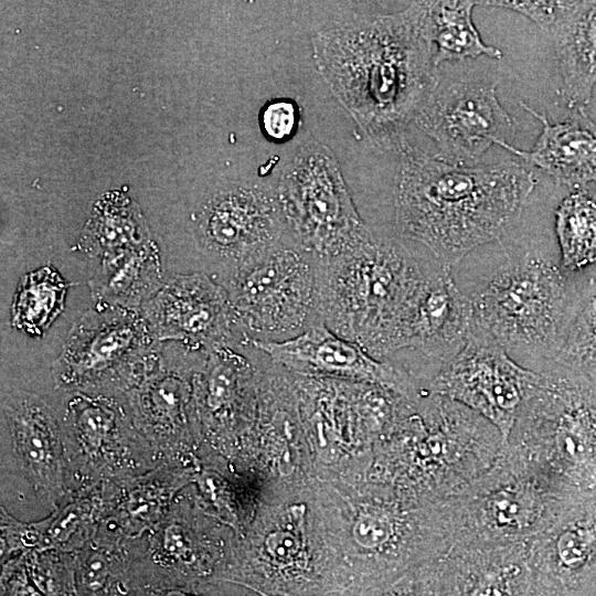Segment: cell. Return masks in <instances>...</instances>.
<instances>
[{"instance_id": "cell-3", "label": "cell", "mask_w": 596, "mask_h": 596, "mask_svg": "<svg viewBox=\"0 0 596 596\" xmlns=\"http://www.w3.org/2000/svg\"><path fill=\"white\" fill-rule=\"evenodd\" d=\"M447 267L418 246L372 231L358 246L317 259L320 318L387 361L412 348L424 299Z\"/></svg>"}, {"instance_id": "cell-10", "label": "cell", "mask_w": 596, "mask_h": 596, "mask_svg": "<svg viewBox=\"0 0 596 596\" xmlns=\"http://www.w3.org/2000/svg\"><path fill=\"white\" fill-rule=\"evenodd\" d=\"M60 416L72 493L162 464L137 429L124 393H63Z\"/></svg>"}, {"instance_id": "cell-26", "label": "cell", "mask_w": 596, "mask_h": 596, "mask_svg": "<svg viewBox=\"0 0 596 596\" xmlns=\"http://www.w3.org/2000/svg\"><path fill=\"white\" fill-rule=\"evenodd\" d=\"M138 205L125 193L111 191L94 204L74 247L92 259H102L150 241Z\"/></svg>"}, {"instance_id": "cell-12", "label": "cell", "mask_w": 596, "mask_h": 596, "mask_svg": "<svg viewBox=\"0 0 596 596\" xmlns=\"http://www.w3.org/2000/svg\"><path fill=\"white\" fill-rule=\"evenodd\" d=\"M209 354L158 342L140 381L125 393L134 423L161 462L194 465L200 429L193 380Z\"/></svg>"}, {"instance_id": "cell-16", "label": "cell", "mask_w": 596, "mask_h": 596, "mask_svg": "<svg viewBox=\"0 0 596 596\" xmlns=\"http://www.w3.org/2000/svg\"><path fill=\"white\" fill-rule=\"evenodd\" d=\"M140 313L157 342H177L203 354L246 345L225 288L203 272L167 276Z\"/></svg>"}, {"instance_id": "cell-21", "label": "cell", "mask_w": 596, "mask_h": 596, "mask_svg": "<svg viewBox=\"0 0 596 596\" xmlns=\"http://www.w3.org/2000/svg\"><path fill=\"white\" fill-rule=\"evenodd\" d=\"M196 466L162 462L153 469L111 480L110 508L96 535L120 542L150 533L175 497L194 481Z\"/></svg>"}, {"instance_id": "cell-39", "label": "cell", "mask_w": 596, "mask_h": 596, "mask_svg": "<svg viewBox=\"0 0 596 596\" xmlns=\"http://www.w3.org/2000/svg\"><path fill=\"white\" fill-rule=\"evenodd\" d=\"M1 565V596H43L29 574L24 555Z\"/></svg>"}, {"instance_id": "cell-19", "label": "cell", "mask_w": 596, "mask_h": 596, "mask_svg": "<svg viewBox=\"0 0 596 596\" xmlns=\"http://www.w3.org/2000/svg\"><path fill=\"white\" fill-rule=\"evenodd\" d=\"M194 509L192 499L180 492L163 520L140 539L135 567L177 582H193L215 573L219 552L201 529Z\"/></svg>"}, {"instance_id": "cell-8", "label": "cell", "mask_w": 596, "mask_h": 596, "mask_svg": "<svg viewBox=\"0 0 596 596\" xmlns=\"http://www.w3.org/2000/svg\"><path fill=\"white\" fill-rule=\"evenodd\" d=\"M274 188L288 236L316 259L340 255L372 232L327 145L304 143Z\"/></svg>"}, {"instance_id": "cell-24", "label": "cell", "mask_w": 596, "mask_h": 596, "mask_svg": "<svg viewBox=\"0 0 596 596\" xmlns=\"http://www.w3.org/2000/svg\"><path fill=\"white\" fill-rule=\"evenodd\" d=\"M521 105L540 120L541 134L529 151L511 143L500 147L543 170L556 182L575 185L596 181V126L584 120L551 124L545 115Z\"/></svg>"}, {"instance_id": "cell-28", "label": "cell", "mask_w": 596, "mask_h": 596, "mask_svg": "<svg viewBox=\"0 0 596 596\" xmlns=\"http://www.w3.org/2000/svg\"><path fill=\"white\" fill-rule=\"evenodd\" d=\"M73 285L52 265L24 274L10 308L12 328L31 338L42 337L63 312L67 291Z\"/></svg>"}, {"instance_id": "cell-17", "label": "cell", "mask_w": 596, "mask_h": 596, "mask_svg": "<svg viewBox=\"0 0 596 596\" xmlns=\"http://www.w3.org/2000/svg\"><path fill=\"white\" fill-rule=\"evenodd\" d=\"M414 121L436 143L439 157L462 166L492 145L510 143L514 132L494 83L437 84Z\"/></svg>"}, {"instance_id": "cell-37", "label": "cell", "mask_w": 596, "mask_h": 596, "mask_svg": "<svg viewBox=\"0 0 596 596\" xmlns=\"http://www.w3.org/2000/svg\"><path fill=\"white\" fill-rule=\"evenodd\" d=\"M508 9L525 15L544 31H556L574 7L560 1H478V6Z\"/></svg>"}, {"instance_id": "cell-18", "label": "cell", "mask_w": 596, "mask_h": 596, "mask_svg": "<svg viewBox=\"0 0 596 596\" xmlns=\"http://www.w3.org/2000/svg\"><path fill=\"white\" fill-rule=\"evenodd\" d=\"M270 361L301 373L338 376L389 386L413 396L412 377L390 361H379L359 344L332 332L322 321L280 342H252Z\"/></svg>"}, {"instance_id": "cell-2", "label": "cell", "mask_w": 596, "mask_h": 596, "mask_svg": "<svg viewBox=\"0 0 596 596\" xmlns=\"http://www.w3.org/2000/svg\"><path fill=\"white\" fill-rule=\"evenodd\" d=\"M396 150L390 236L450 267L515 226L536 184L534 174L514 162L456 164L406 140Z\"/></svg>"}, {"instance_id": "cell-20", "label": "cell", "mask_w": 596, "mask_h": 596, "mask_svg": "<svg viewBox=\"0 0 596 596\" xmlns=\"http://www.w3.org/2000/svg\"><path fill=\"white\" fill-rule=\"evenodd\" d=\"M533 592L565 596L577 588L596 552V501L570 507L530 544Z\"/></svg>"}, {"instance_id": "cell-9", "label": "cell", "mask_w": 596, "mask_h": 596, "mask_svg": "<svg viewBox=\"0 0 596 596\" xmlns=\"http://www.w3.org/2000/svg\"><path fill=\"white\" fill-rule=\"evenodd\" d=\"M222 286L248 347L252 342L291 339L322 321L318 308L317 259L288 234Z\"/></svg>"}, {"instance_id": "cell-6", "label": "cell", "mask_w": 596, "mask_h": 596, "mask_svg": "<svg viewBox=\"0 0 596 596\" xmlns=\"http://www.w3.org/2000/svg\"><path fill=\"white\" fill-rule=\"evenodd\" d=\"M504 446L571 503L596 501V402L543 366Z\"/></svg>"}, {"instance_id": "cell-5", "label": "cell", "mask_w": 596, "mask_h": 596, "mask_svg": "<svg viewBox=\"0 0 596 596\" xmlns=\"http://www.w3.org/2000/svg\"><path fill=\"white\" fill-rule=\"evenodd\" d=\"M394 478L403 496L424 504L446 502L491 467L504 443L483 416L424 392L395 428Z\"/></svg>"}, {"instance_id": "cell-15", "label": "cell", "mask_w": 596, "mask_h": 596, "mask_svg": "<svg viewBox=\"0 0 596 596\" xmlns=\"http://www.w3.org/2000/svg\"><path fill=\"white\" fill-rule=\"evenodd\" d=\"M1 469L11 466L47 514L73 493L60 411L39 394L8 391L1 397Z\"/></svg>"}, {"instance_id": "cell-11", "label": "cell", "mask_w": 596, "mask_h": 596, "mask_svg": "<svg viewBox=\"0 0 596 596\" xmlns=\"http://www.w3.org/2000/svg\"><path fill=\"white\" fill-rule=\"evenodd\" d=\"M157 343L140 311L94 307L73 323L52 363L55 389L125 394L143 375Z\"/></svg>"}, {"instance_id": "cell-1", "label": "cell", "mask_w": 596, "mask_h": 596, "mask_svg": "<svg viewBox=\"0 0 596 596\" xmlns=\"http://www.w3.org/2000/svg\"><path fill=\"white\" fill-rule=\"evenodd\" d=\"M311 44L317 72L368 141L396 149L438 84L425 1L328 24Z\"/></svg>"}, {"instance_id": "cell-33", "label": "cell", "mask_w": 596, "mask_h": 596, "mask_svg": "<svg viewBox=\"0 0 596 596\" xmlns=\"http://www.w3.org/2000/svg\"><path fill=\"white\" fill-rule=\"evenodd\" d=\"M24 558L43 596H75L74 552L45 550L25 554Z\"/></svg>"}, {"instance_id": "cell-32", "label": "cell", "mask_w": 596, "mask_h": 596, "mask_svg": "<svg viewBox=\"0 0 596 596\" xmlns=\"http://www.w3.org/2000/svg\"><path fill=\"white\" fill-rule=\"evenodd\" d=\"M555 231L564 268H579L596 262V204L575 193L555 211Z\"/></svg>"}, {"instance_id": "cell-29", "label": "cell", "mask_w": 596, "mask_h": 596, "mask_svg": "<svg viewBox=\"0 0 596 596\" xmlns=\"http://www.w3.org/2000/svg\"><path fill=\"white\" fill-rule=\"evenodd\" d=\"M137 555V540L99 535L74 552L75 596H119Z\"/></svg>"}, {"instance_id": "cell-35", "label": "cell", "mask_w": 596, "mask_h": 596, "mask_svg": "<svg viewBox=\"0 0 596 596\" xmlns=\"http://www.w3.org/2000/svg\"><path fill=\"white\" fill-rule=\"evenodd\" d=\"M441 556L416 564L382 582L374 596H446Z\"/></svg>"}, {"instance_id": "cell-22", "label": "cell", "mask_w": 596, "mask_h": 596, "mask_svg": "<svg viewBox=\"0 0 596 596\" xmlns=\"http://www.w3.org/2000/svg\"><path fill=\"white\" fill-rule=\"evenodd\" d=\"M526 544H455L441 557L446 596H531Z\"/></svg>"}, {"instance_id": "cell-23", "label": "cell", "mask_w": 596, "mask_h": 596, "mask_svg": "<svg viewBox=\"0 0 596 596\" xmlns=\"http://www.w3.org/2000/svg\"><path fill=\"white\" fill-rule=\"evenodd\" d=\"M237 348L214 349L194 375V405L201 436L226 437L241 424L252 366Z\"/></svg>"}, {"instance_id": "cell-36", "label": "cell", "mask_w": 596, "mask_h": 596, "mask_svg": "<svg viewBox=\"0 0 596 596\" xmlns=\"http://www.w3.org/2000/svg\"><path fill=\"white\" fill-rule=\"evenodd\" d=\"M299 121V106L294 99L287 97L268 100L258 115L262 134L274 143L290 140L298 130Z\"/></svg>"}, {"instance_id": "cell-13", "label": "cell", "mask_w": 596, "mask_h": 596, "mask_svg": "<svg viewBox=\"0 0 596 596\" xmlns=\"http://www.w3.org/2000/svg\"><path fill=\"white\" fill-rule=\"evenodd\" d=\"M191 232L205 274L221 285L287 235L275 188L265 184L214 191L193 211Z\"/></svg>"}, {"instance_id": "cell-38", "label": "cell", "mask_w": 596, "mask_h": 596, "mask_svg": "<svg viewBox=\"0 0 596 596\" xmlns=\"http://www.w3.org/2000/svg\"><path fill=\"white\" fill-rule=\"evenodd\" d=\"M119 596H220L198 587L193 582H177L147 575V579L129 573Z\"/></svg>"}, {"instance_id": "cell-4", "label": "cell", "mask_w": 596, "mask_h": 596, "mask_svg": "<svg viewBox=\"0 0 596 596\" xmlns=\"http://www.w3.org/2000/svg\"><path fill=\"white\" fill-rule=\"evenodd\" d=\"M494 254L470 252L450 267L469 299L472 322L521 366L539 372L561 351L564 285L557 262L536 244L494 242Z\"/></svg>"}, {"instance_id": "cell-27", "label": "cell", "mask_w": 596, "mask_h": 596, "mask_svg": "<svg viewBox=\"0 0 596 596\" xmlns=\"http://www.w3.org/2000/svg\"><path fill=\"white\" fill-rule=\"evenodd\" d=\"M478 1H425V30L435 49L434 63L487 55L499 60L502 52L486 44L472 22Z\"/></svg>"}, {"instance_id": "cell-25", "label": "cell", "mask_w": 596, "mask_h": 596, "mask_svg": "<svg viewBox=\"0 0 596 596\" xmlns=\"http://www.w3.org/2000/svg\"><path fill=\"white\" fill-rule=\"evenodd\" d=\"M164 278L159 248L150 240L102 258L88 287L94 307L140 311Z\"/></svg>"}, {"instance_id": "cell-7", "label": "cell", "mask_w": 596, "mask_h": 596, "mask_svg": "<svg viewBox=\"0 0 596 596\" xmlns=\"http://www.w3.org/2000/svg\"><path fill=\"white\" fill-rule=\"evenodd\" d=\"M574 504L503 445L491 467L444 510L451 546L530 545Z\"/></svg>"}, {"instance_id": "cell-30", "label": "cell", "mask_w": 596, "mask_h": 596, "mask_svg": "<svg viewBox=\"0 0 596 596\" xmlns=\"http://www.w3.org/2000/svg\"><path fill=\"white\" fill-rule=\"evenodd\" d=\"M111 481L75 491L51 514L46 550L76 552L96 535L110 508Z\"/></svg>"}, {"instance_id": "cell-34", "label": "cell", "mask_w": 596, "mask_h": 596, "mask_svg": "<svg viewBox=\"0 0 596 596\" xmlns=\"http://www.w3.org/2000/svg\"><path fill=\"white\" fill-rule=\"evenodd\" d=\"M50 521L51 514L38 521H21L1 504V563L32 552L45 551Z\"/></svg>"}, {"instance_id": "cell-31", "label": "cell", "mask_w": 596, "mask_h": 596, "mask_svg": "<svg viewBox=\"0 0 596 596\" xmlns=\"http://www.w3.org/2000/svg\"><path fill=\"white\" fill-rule=\"evenodd\" d=\"M581 13L555 31L565 93L571 99L585 98L596 79V3Z\"/></svg>"}, {"instance_id": "cell-14", "label": "cell", "mask_w": 596, "mask_h": 596, "mask_svg": "<svg viewBox=\"0 0 596 596\" xmlns=\"http://www.w3.org/2000/svg\"><path fill=\"white\" fill-rule=\"evenodd\" d=\"M538 376L513 361L491 336L472 322L466 343L440 366L427 391L483 416L496 426L505 444Z\"/></svg>"}]
</instances>
